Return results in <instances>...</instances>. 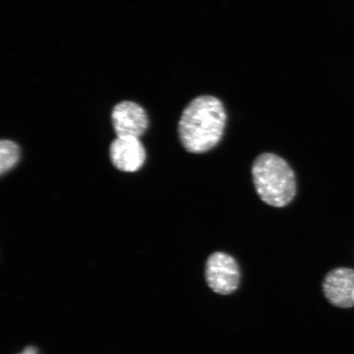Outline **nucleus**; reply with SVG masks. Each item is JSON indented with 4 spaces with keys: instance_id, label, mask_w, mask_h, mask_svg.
Instances as JSON below:
<instances>
[{
    "instance_id": "4",
    "label": "nucleus",
    "mask_w": 354,
    "mask_h": 354,
    "mask_svg": "<svg viewBox=\"0 0 354 354\" xmlns=\"http://www.w3.org/2000/svg\"><path fill=\"white\" fill-rule=\"evenodd\" d=\"M112 123L117 137L140 138L148 129L149 118L140 104L126 100L114 106Z\"/></svg>"
},
{
    "instance_id": "2",
    "label": "nucleus",
    "mask_w": 354,
    "mask_h": 354,
    "mask_svg": "<svg viewBox=\"0 0 354 354\" xmlns=\"http://www.w3.org/2000/svg\"><path fill=\"white\" fill-rule=\"evenodd\" d=\"M252 177L257 194L268 205L283 207L293 201L295 175L284 158L272 153L259 155L252 166Z\"/></svg>"
},
{
    "instance_id": "5",
    "label": "nucleus",
    "mask_w": 354,
    "mask_h": 354,
    "mask_svg": "<svg viewBox=\"0 0 354 354\" xmlns=\"http://www.w3.org/2000/svg\"><path fill=\"white\" fill-rule=\"evenodd\" d=\"M322 290L329 303L335 307H354V269L338 268L326 274Z\"/></svg>"
},
{
    "instance_id": "6",
    "label": "nucleus",
    "mask_w": 354,
    "mask_h": 354,
    "mask_svg": "<svg viewBox=\"0 0 354 354\" xmlns=\"http://www.w3.org/2000/svg\"><path fill=\"white\" fill-rule=\"evenodd\" d=\"M109 154L113 166L126 172L140 170L146 159L144 145L135 137H117L110 145Z\"/></svg>"
},
{
    "instance_id": "3",
    "label": "nucleus",
    "mask_w": 354,
    "mask_h": 354,
    "mask_svg": "<svg viewBox=\"0 0 354 354\" xmlns=\"http://www.w3.org/2000/svg\"><path fill=\"white\" fill-rule=\"evenodd\" d=\"M205 279L207 286L215 293L231 295L240 285V268L232 256L216 252L207 260Z\"/></svg>"
},
{
    "instance_id": "7",
    "label": "nucleus",
    "mask_w": 354,
    "mask_h": 354,
    "mask_svg": "<svg viewBox=\"0 0 354 354\" xmlns=\"http://www.w3.org/2000/svg\"><path fill=\"white\" fill-rule=\"evenodd\" d=\"M19 158V146L13 141L2 140L0 142V174H7L17 165Z\"/></svg>"
},
{
    "instance_id": "1",
    "label": "nucleus",
    "mask_w": 354,
    "mask_h": 354,
    "mask_svg": "<svg viewBox=\"0 0 354 354\" xmlns=\"http://www.w3.org/2000/svg\"><path fill=\"white\" fill-rule=\"evenodd\" d=\"M227 121L223 102L212 95L198 96L181 113L178 123L180 143L189 153L209 151L223 138Z\"/></svg>"
},
{
    "instance_id": "8",
    "label": "nucleus",
    "mask_w": 354,
    "mask_h": 354,
    "mask_svg": "<svg viewBox=\"0 0 354 354\" xmlns=\"http://www.w3.org/2000/svg\"><path fill=\"white\" fill-rule=\"evenodd\" d=\"M21 354H37V353H35L34 348H28L26 349V351Z\"/></svg>"
}]
</instances>
